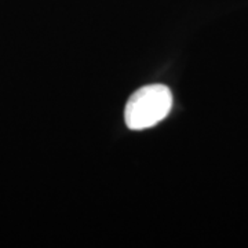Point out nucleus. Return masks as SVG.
Returning <instances> with one entry per match:
<instances>
[{
    "instance_id": "1",
    "label": "nucleus",
    "mask_w": 248,
    "mask_h": 248,
    "mask_svg": "<svg viewBox=\"0 0 248 248\" xmlns=\"http://www.w3.org/2000/svg\"><path fill=\"white\" fill-rule=\"evenodd\" d=\"M171 108V90L164 84H149L138 89L128 98L124 120L131 130H145L166 119Z\"/></svg>"
}]
</instances>
